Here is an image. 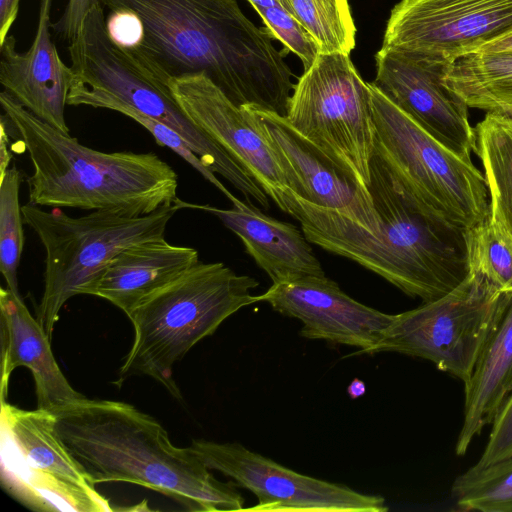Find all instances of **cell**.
<instances>
[{"label":"cell","mask_w":512,"mask_h":512,"mask_svg":"<svg viewBox=\"0 0 512 512\" xmlns=\"http://www.w3.org/2000/svg\"><path fill=\"white\" fill-rule=\"evenodd\" d=\"M111 12L132 13L139 36L124 48L140 68L168 85L205 74L237 106L285 116L295 84L283 53L236 0H101Z\"/></svg>","instance_id":"cell-1"},{"label":"cell","mask_w":512,"mask_h":512,"mask_svg":"<svg viewBox=\"0 0 512 512\" xmlns=\"http://www.w3.org/2000/svg\"><path fill=\"white\" fill-rule=\"evenodd\" d=\"M368 190L378 215L375 230L292 191L288 214L300 222L311 244L358 263L423 302L446 295L465 280L467 231L423 209L375 152Z\"/></svg>","instance_id":"cell-2"},{"label":"cell","mask_w":512,"mask_h":512,"mask_svg":"<svg viewBox=\"0 0 512 512\" xmlns=\"http://www.w3.org/2000/svg\"><path fill=\"white\" fill-rule=\"evenodd\" d=\"M56 430L96 485L128 482L170 497L190 511L244 510L236 482H220L189 449L131 404L84 397L51 411Z\"/></svg>","instance_id":"cell-3"},{"label":"cell","mask_w":512,"mask_h":512,"mask_svg":"<svg viewBox=\"0 0 512 512\" xmlns=\"http://www.w3.org/2000/svg\"><path fill=\"white\" fill-rule=\"evenodd\" d=\"M0 104L33 166L29 203L143 216L178 199V175L156 153L94 150L38 118L5 90Z\"/></svg>","instance_id":"cell-4"},{"label":"cell","mask_w":512,"mask_h":512,"mask_svg":"<svg viewBox=\"0 0 512 512\" xmlns=\"http://www.w3.org/2000/svg\"><path fill=\"white\" fill-rule=\"evenodd\" d=\"M259 282L221 262H197L141 301L128 314L134 340L120 369L121 380L149 376L182 399L173 366L232 314L258 302Z\"/></svg>","instance_id":"cell-5"},{"label":"cell","mask_w":512,"mask_h":512,"mask_svg":"<svg viewBox=\"0 0 512 512\" xmlns=\"http://www.w3.org/2000/svg\"><path fill=\"white\" fill-rule=\"evenodd\" d=\"M24 222L35 231L45 250L44 290L37 321L51 339L63 305L85 294L108 263L125 248L164 238L179 207L174 203L143 216L93 210L71 217L59 208L46 211L28 203Z\"/></svg>","instance_id":"cell-6"},{"label":"cell","mask_w":512,"mask_h":512,"mask_svg":"<svg viewBox=\"0 0 512 512\" xmlns=\"http://www.w3.org/2000/svg\"><path fill=\"white\" fill-rule=\"evenodd\" d=\"M374 152L427 212L469 231L490 216L485 177L368 82Z\"/></svg>","instance_id":"cell-7"},{"label":"cell","mask_w":512,"mask_h":512,"mask_svg":"<svg viewBox=\"0 0 512 512\" xmlns=\"http://www.w3.org/2000/svg\"><path fill=\"white\" fill-rule=\"evenodd\" d=\"M284 117L368 188L375 139L371 96L350 55L320 53L295 84Z\"/></svg>","instance_id":"cell-8"},{"label":"cell","mask_w":512,"mask_h":512,"mask_svg":"<svg viewBox=\"0 0 512 512\" xmlns=\"http://www.w3.org/2000/svg\"><path fill=\"white\" fill-rule=\"evenodd\" d=\"M510 294L469 272L446 295L399 314L367 354L396 352L431 361L466 383Z\"/></svg>","instance_id":"cell-9"},{"label":"cell","mask_w":512,"mask_h":512,"mask_svg":"<svg viewBox=\"0 0 512 512\" xmlns=\"http://www.w3.org/2000/svg\"><path fill=\"white\" fill-rule=\"evenodd\" d=\"M73 80L67 105L111 110L130 106L178 133L189 145L201 130L182 110L168 85L144 72L110 36L101 4L93 6L68 47Z\"/></svg>","instance_id":"cell-10"},{"label":"cell","mask_w":512,"mask_h":512,"mask_svg":"<svg viewBox=\"0 0 512 512\" xmlns=\"http://www.w3.org/2000/svg\"><path fill=\"white\" fill-rule=\"evenodd\" d=\"M512 33V0H401L382 46L445 68Z\"/></svg>","instance_id":"cell-11"},{"label":"cell","mask_w":512,"mask_h":512,"mask_svg":"<svg viewBox=\"0 0 512 512\" xmlns=\"http://www.w3.org/2000/svg\"><path fill=\"white\" fill-rule=\"evenodd\" d=\"M188 449L210 470L257 497L249 511L384 512L381 496L303 475L239 443L192 440Z\"/></svg>","instance_id":"cell-12"},{"label":"cell","mask_w":512,"mask_h":512,"mask_svg":"<svg viewBox=\"0 0 512 512\" xmlns=\"http://www.w3.org/2000/svg\"><path fill=\"white\" fill-rule=\"evenodd\" d=\"M242 108L272 148L290 191L368 230L377 229L378 215L368 188L304 138L284 116L253 106Z\"/></svg>","instance_id":"cell-13"},{"label":"cell","mask_w":512,"mask_h":512,"mask_svg":"<svg viewBox=\"0 0 512 512\" xmlns=\"http://www.w3.org/2000/svg\"><path fill=\"white\" fill-rule=\"evenodd\" d=\"M174 98L188 118L223 147L285 213L290 196L275 154L249 120L205 74L186 75L168 82Z\"/></svg>","instance_id":"cell-14"},{"label":"cell","mask_w":512,"mask_h":512,"mask_svg":"<svg viewBox=\"0 0 512 512\" xmlns=\"http://www.w3.org/2000/svg\"><path fill=\"white\" fill-rule=\"evenodd\" d=\"M372 82L390 101L436 140L472 161L475 133L468 106L442 83L444 68L405 52L381 47Z\"/></svg>","instance_id":"cell-15"},{"label":"cell","mask_w":512,"mask_h":512,"mask_svg":"<svg viewBox=\"0 0 512 512\" xmlns=\"http://www.w3.org/2000/svg\"><path fill=\"white\" fill-rule=\"evenodd\" d=\"M258 302L303 323L300 335L359 348L365 353L383 337L392 314L366 306L324 276H307L272 284Z\"/></svg>","instance_id":"cell-16"},{"label":"cell","mask_w":512,"mask_h":512,"mask_svg":"<svg viewBox=\"0 0 512 512\" xmlns=\"http://www.w3.org/2000/svg\"><path fill=\"white\" fill-rule=\"evenodd\" d=\"M51 5L52 0H41L36 34L26 52L16 49L12 35L0 45V83L38 118L69 134L65 106L74 74L51 39Z\"/></svg>","instance_id":"cell-17"},{"label":"cell","mask_w":512,"mask_h":512,"mask_svg":"<svg viewBox=\"0 0 512 512\" xmlns=\"http://www.w3.org/2000/svg\"><path fill=\"white\" fill-rule=\"evenodd\" d=\"M1 393L8 395L14 369L28 368L35 382L37 408L52 411L85 396L76 391L60 370L51 350L50 338L33 318L20 295L0 288Z\"/></svg>","instance_id":"cell-18"},{"label":"cell","mask_w":512,"mask_h":512,"mask_svg":"<svg viewBox=\"0 0 512 512\" xmlns=\"http://www.w3.org/2000/svg\"><path fill=\"white\" fill-rule=\"evenodd\" d=\"M175 204L179 209H201L217 216L241 239L246 252L273 284L325 275L303 231L264 214L249 199L230 209L186 203L179 198Z\"/></svg>","instance_id":"cell-19"},{"label":"cell","mask_w":512,"mask_h":512,"mask_svg":"<svg viewBox=\"0 0 512 512\" xmlns=\"http://www.w3.org/2000/svg\"><path fill=\"white\" fill-rule=\"evenodd\" d=\"M199 261L196 249L165 238L137 243L116 255L85 294L104 298L127 315Z\"/></svg>","instance_id":"cell-20"},{"label":"cell","mask_w":512,"mask_h":512,"mask_svg":"<svg viewBox=\"0 0 512 512\" xmlns=\"http://www.w3.org/2000/svg\"><path fill=\"white\" fill-rule=\"evenodd\" d=\"M464 385V420L455 446L459 456L493 422L512 393V294Z\"/></svg>","instance_id":"cell-21"},{"label":"cell","mask_w":512,"mask_h":512,"mask_svg":"<svg viewBox=\"0 0 512 512\" xmlns=\"http://www.w3.org/2000/svg\"><path fill=\"white\" fill-rule=\"evenodd\" d=\"M0 449L22 463L95 488L56 430L55 415L45 409L24 410L1 398Z\"/></svg>","instance_id":"cell-22"},{"label":"cell","mask_w":512,"mask_h":512,"mask_svg":"<svg viewBox=\"0 0 512 512\" xmlns=\"http://www.w3.org/2000/svg\"><path fill=\"white\" fill-rule=\"evenodd\" d=\"M1 483L17 501L36 511L110 512L113 507L95 488L32 468L0 449Z\"/></svg>","instance_id":"cell-23"},{"label":"cell","mask_w":512,"mask_h":512,"mask_svg":"<svg viewBox=\"0 0 512 512\" xmlns=\"http://www.w3.org/2000/svg\"><path fill=\"white\" fill-rule=\"evenodd\" d=\"M442 83L468 108L512 114V50L466 54L444 68Z\"/></svg>","instance_id":"cell-24"},{"label":"cell","mask_w":512,"mask_h":512,"mask_svg":"<svg viewBox=\"0 0 512 512\" xmlns=\"http://www.w3.org/2000/svg\"><path fill=\"white\" fill-rule=\"evenodd\" d=\"M490 199V217L512 234V114L487 112L474 127Z\"/></svg>","instance_id":"cell-25"},{"label":"cell","mask_w":512,"mask_h":512,"mask_svg":"<svg viewBox=\"0 0 512 512\" xmlns=\"http://www.w3.org/2000/svg\"><path fill=\"white\" fill-rule=\"evenodd\" d=\"M462 511L512 512V455L484 467H470L451 487Z\"/></svg>","instance_id":"cell-26"},{"label":"cell","mask_w":512,"mask_h":512,"mask_svg":"<svg viewBox=\"0 0 512 512\" xmlns=\"http://www.w3.org/2000/svg\"><path fill=\"white\" fill-rule=\"evenodd\" d=\"M292 15L317 41L321 53L350 55L356 26L349 0H286Z\"/></svg>","instance_id":"cell-27"},{"label":"cell","mask_w":512,"mask_h":512,"mask_svg":"<svg viewBox=\"0 0 512 512\" xmlns=\"http://www.w3.org/2000/svg\"><path fill=\"white\" fill-rule=\"evenodd\" d=\"M469 272L512 294V234L490 216L467 231Z\"/></svg>","instance_id":"cell-28"},{"label":"cell","mask_w":512,"mask_h":512,"mask_svg":"<svg viewBox=\"0 0 512 512\" xmlns=\"http://www.w3.org/2000/svg\"><path fill=\"white\" fill-rule=\"evenodd\" d=\"M21 182L16 166L8 168L0 178V271L7 288L17 295V270L24 246V220L19 204Z\"/></svg>","instance_id":"cell-29"},{"label":"cell","mask_w":512,"mask_h":512,"mask_svg":"<svg viewBox=\"0 0 512 512\" xmlns=\"http://www.w3.org/2000/svg\"><path fill=\"white\" fill-rule=\"evenodd\" d=\"M265 28L273 39L279 40L284 47L295 53L307 70L321 53L313 36L285 8L277 7L261 12Z\"/></svg>","instance_id":"cell-30"},{"label":"cell","mask_w":512,"mask_h":512,"mask_svg":"<svg viewBox=\"0 0 512 512\" xmlns=\"http://www.w3.org/2000/svg\"><path fill=\"white\" fill-rule=\"evenodd\" d=\"M492 424L488 443L474 467H484L512 455V393Z\"/></svg>","instance_id":"cell-31"},{"label":"cell","mask_w":512,"mask_h":512,"mask_svg":"<svg viewBox=\"0 0 512 512\" xmlns=\"http://www.w3.org/2000/svg\"><path fill=\"white\" fill-rule=\"evenodd\" d=\"M100 4L101 0H68L64 13L51 27L59 37L71 42L77 35L88 11Z\"/></svg>","instance_id":"cell-32"},{"label":"cell","mask_w":512,"mask_h":512,"mask_svg":"<svg viewBox=\"0 0 512 512\" xmlns=\"http://www.w3.org/2000/svg\"><path fill=\"white\" fill-rule=\"evenodd\" d=\"M20 0H0V45L8 37V32L16 20Z\"/></svg>","instance_id":"cell-33"},{"label":"cell","mask_w":512,"mask_h":512,"mask_svg":"<svg viewBox=\"0 0 512 512\" xmlns=\"http://www.w3.org/2000/svg\"><path fill=\"white\" fill-rule=\"evenodd\" d=\"M6 126L1 119L0 123V178H2L7 169L9 168L11 154L8 150V134L6 133Z\"/></svg>","instance_id":"cell-34"},{"label":"cell","mask_w":512,"mask_h":512,"mask_svg":"<svg viewBox=\"0 0 512 512\" xmlns=\"http://www.w3.org/2000/svg\"><path fill=\"white\" fill-rule=\"evenodd\" d=\"M510 50H512V33L484 45L475 52H495Z\"/></svg>","instance_id":"cell-35"},{"label":"cell","mask_w":512,"mask_h":512,"mask_svg":"<svg viewBox=\"0 0 512 512\" xmlns=\"http://www.w3.org/2000/svg\"><path fill=\"white\" fill-rule=\"evenodd\" d=\"M252 7L257 11V13H261L268 9H273L277 7H283L291 13L290 7L286 0H247ZM292 14V13H291Z\"/></svg>","instance_id":"cell-36"},{"label":"cell","mask_w":512,"mask_h":512,"mask_svg":"<svg viewBox=\"0 0 512 512\" xmlns=\"http://www.w3.org/2000/svg\"><path fill=\"white\" fill-rule=\"evenodd\" d=\"M366 391V387L363 381L354 379L347 388V392L352 399L362 396Z\"/></svg>","instance_id":"cell-37"}]
</instances>
